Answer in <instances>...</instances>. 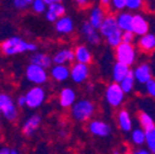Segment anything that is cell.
<instances>
[{
	"label": "cell",
	"mask_w": 155,
	"mask_h": 154,
	"mask_svg": "<svg viewBox=\"0 0 155 154\" xmlns=\"http://www.w3.org/2000/svg\"><path fill=\"white\" fill-rule=\"evenodd\" d=\"M43 2H45L47 5H49V4H52V3H58V2H62V0H43Z\"/></svg>",
	"instance_id": "cell-43"
},
{
	"label": "cell",
	"mask_w": 155,
	"mask_h": 154,
	"mask_svg": "<svg viewBox=\"0 0 155 154\" xmlns=\"http://www.w3.org/2000/svg\"><path fill=\"white\" fill-rule=\"evenodd\" d=\"M81 32L85 37V40L87 43L92 46H99L101 43V35L97 28H95L94 26L90 25V22H84L81 26Z\"/></svg>",
	"instance_id": "cell-10"
},
{
	"label": "cell",
	"mask_w": 155,
	"mask_h": 154,
	"mask_svg": "<svg viewBox=\"0 0 155 154\" xmlns=\"http://www.w3.org/2000/svg\"><path fill=\"white\" fill-rule=\"evenodd\" d=\"M130 141L134 146H138V147H142L143 144H145V132H144V129L142 127L132 128Z\"/></svg>",
	"instance_id": "cell-27"
},
{
	"label": "cell",
	"mask_w": 155,
	"mask_h": 154,
	"mask_svg": "<svg viewBox=\"0 0 155 154\" xmlns=\"http://www.w3.org/2000/svg\"><path fill=\"white\" fill-rule=\"evenodd\" d=\"M0 115H2V112H0Z\"/></svg>",
	"instance_id": "cell-45"
},
{
	"label": "cell",
	"mask_w": 155,
	"mask_h": 154,
	"mask_svg": "<svg viewBox=\"0 0 155 154\" xmlns=\"http://www.w3.org/2000/svg\"><path fill=\"white\" fill-rule=\"evenodd\" d=\"M106 17V12H105V9L101 8V6H96L91 11H90V15H89V22L91 26H94L95 28H97L101 26L104 18Z\"/></svg>",
	"instance_id": "cell-20"
},
{
	"label": "cell",
	"mask_w": 155,
	"mask_h": 154,
	"mask_svg": "<svg viewBox=\"0 0 155 154\" xmlns=\"http://www.w3.org/2000/svg\"><path fill=\"white\" fill-rule=\"evenodd\" d=\"M89 131L96 137H108L111 134V126L100 120H92L89 123Z\"/></svg>",
	"instance_id": "cell-12"
},
{
	"label": "cell",
	"mask_w": 155,
	"mask_h": 154,
	"mask_svg": "<svg viewBox=\"0 0 155 154\" xmlns=\"http://www.w3.org/2000/svg\"><path fill=\"white\" fill-rule=\"evenodd\" d=\"M51 75L55 82H65L70 75V68L67 64H54V67H52Z\"/></svg>",
	"instance_id": "cell-17"
},
{
	"label": "cell",
	"mask_w": 155,
	"mask_h": 154,
	"mask_svg": "<svg viewBox=\"0 0 155 154\" xmlns=\"http://www.w3.org/2000/svg\"><path fill=\"white\" fill-rule=\"evenodd\" d=\"M120 85H121L122 90L124 91V94H130V92L134 90L135 79H134V75H133V72H132V70L120 82Z\"/></svg>",
	"instance_id": "cell-28"
},
{
	"label": "cell",
	"mask_w": 155,
	"mask_h": 154,
	"mask_svg": "<svg viewBox=\"0 0 155 154\" xmlns=\"http://www.w3.org/2000/svg\"><path fill=\"white\" fill-rule=\"evenodd\" d=\"M0 154H11V149H9V148H3V149H0Z\"/></svg>",
	"instance_id": "cell-42"
},
{
	"label": "cell",
	"mask_w": 155,
	"mask_h": 154,
	"mask_svg": "<svg viewBox=\"0 0 155 154\" xmlns=\"http://www.w3.org/2000/svg\"><path fill=\"white\" fill-rule=\"evenodd\" d=\"M40 123H41V117L38 116V115H33V116H31L30 119H27L22 126L24 134L27 137L32 136V134L38 129V127H40Z\"/></svg>",
	"instance_id": "cell-22"
},
{
	"label": "cell",
	"mask_w": 155,
	"mask_h": 154,
	"mask_svg": "<svg viewBox=\"0 0 155 154\" xmlns=\"http://www.w3.org/2000/svg\"><path fill=\"white\" fill-rule=\"evenodd\" d=\"M145 132V144L149 153L155 154V126L144 129Z\"/></svg>",
	"instance_id": "cell-30"
},
{
	"label": "cell",
	"mask_w": 155,
	"mask_h": 154,
	"mask_svg": "<svg viewBox=\"0 0 155 154\" xmlns=\"http://www.w3.org/2000/svg\"><path fill=\"white\" fill-rule=\"evenodd\" d=\"M26 78L30 83H32L35 85H42V84L47 83L48 74L45 68L31 63L26 69Z\"/></svg>",
	"instance_id": "cell-6"
},
{
	"label": "cell",
	"mask_w": 155,
	"mask_h": 154,
	"mask_svg": "<svg viewBox=\"0 0 155 154\" xmlns=\"http://www.w3.org/2000/svg\"><path fill=\"white\" fill-rule=\"evenodd\" d=\"M153 98H154V99H155V94H154V96H153Z\"/></svg>",
	"instance_id": "cell-44"
},
{
	"label": "cell",
	"mask_w": 155,
	"mask_h": 154,
	"mask_svg": "<svg viewBox=\"0 0 155 154\" xmlns=\"http://www.w3.org/2000/svg\"><path fill=\"white\" fill-rule=\"evenodd\" d=\"M0 112L9 121H14L17 117V110L11 100V98L6 94H0Z\"/></svg>",
	"instance_id": "cell-8"
},
{
	"label": "cell",
	"mask_w": 155,
	"mask_h": 154,
	"mask_svg": "<svg viewBox=\"0 0 155 154\" xmlns=\"http://www.w3.org/2000/svg\"><path fill=\"white\" fill-rule=\"evenodd\" d=\"M118 126L123 132H130L133 128V122H132V116L127 110H121L118 112Z\"/></svg>",
	"instance_id": "cell-25"
},
{
	"label": "cell",
	"mask_w": 155,
	"mask_h": 154,
	"mask_svg": "<svg viewBox=\"0 0 155 154\" xmlns=\"http://www.w3.org/2000/svg\"><path fill=\"white\" fill-rule=\"evenodd\" d=\"M95 110V104L91 100L81 99L71 105V116L78 122H86L94 116Z\"/></svg>",
	"instance_id": "cell-2"
},
{
	"label": "cell",
	"mask_w": 155,
	"mask_h": 154,
	"mask_svg": "<svg viewBox=\"0 0 155 154\" xmlns=\"http://www.w3.org/2000/svg\"><path fill=\"white\" fill-rule=\"evenodd\" d=\"M74 2L79 5L80 8H86L90 5V3L92 2V0H74Z\"/></svg>",
	"instance_id": "cell-38"
},
{
	"label": "cell",
	"mask_w": 155,
	"mask_h": 154,
	"mask_svg": "<svg viewBox=\"0 0 155 154\" xmlns=\"http://www.w3.org/2000/svg\"><path fill=\"white\" fill-rule=\"evenodd\" d=\"M116 20H117V25L122 31H132L133 14H130L129 11H121L116 16Z\"/></svg>",
	"instance_id": "cell-24"
},
{
	"label": "cell",
	"mask_w": 155,
	"mask_h": 154,
	"mask_svg": "<svg viewBox=\"0 0 155 154\" xmlns=\"http://www.w3.org/2000/svg\"><path fill=\"white\" fill-rule=\"evenodd\" d=\"M135 154H149V150L148 149H137L134 150Z\"/></svg>",
	"instance_id": "cell-41"
},
{
	"label": "cell",
	"mask_w": 155,
	"mask_h": 154,
	"mask_svg": "<svg viewBox=\"0 0 155 154\" xmlns=\"http://www.w3.org/2000/svg\"><path fill=\"white\" fill-rule=\"evenodd\" d=\"M100 6L104 9H110L111 8V0H100Z\"/></svg>",
	"instance_id": "cell-39"
},
{
	"label": "cell",
	"mask_w": 155,
	"mask_h": 154,
	"mask_svg": "<svg viewBox=\"0 0 155 154\" xmlns=\"http://www.w3.org/2000/svg\"><path fill=\"white\" fill-rule=\"evenodd\" d=\"M138 121H139L140 127L143 129H147V128L155 126V121H154L153 116L150 113H148L147 111H139L138 112Z\"/></svg>",
	"instance_id": "cell-29"
},
{
	"label": "cell",
	"mask_w": 155,
	"mask_h": 154,
	"mask_svg": "<svg viewBox=\"0 0 155 154\" xmlns=\"http://www.w3.org/2000/svg\"><path fill=\"white\" fill-rule=\"evenodd\" d=\"M17 105L20 106V107L26 106V99H25V96H20V98L17 99Z\"/></svg>",
	"instance_id": "cell-40"
},
{
	"label": "cell",
	"mask_w": 155,
	"mask_h": 154,
	"mask_svg": "<svg viewBox=\"0 0 155 154\" xmlns=\"http://www.w3.org/2000/svg\"><path fill=\"white\" fill-rule=\"evenodd\" d=\"M74 57L76 62L80 63H85V64H90L92 62V53L91 51L86 47V46H78L74 51Z\"/></svg>",
	"instance_id": "cell-21"
},
{
	"label": "cell",
	"mask_w": 155,
	"mask_h": 154,
	"mask_svg": "<svg viewBox=\"0 0 155 154\" xmlns=\"http://www.w3.org/2000/svg\"><path fill=\"white\" fill-rule=\"evenodd\" d=\"M132 31L134 32L135 36H142L147 32H149V24L145 20V17L135 14L133 15V20H132Z\"/></svg>",
	"instance_id": "cell-14"
},
{
	"label": "cell",
	"mask_w": 155,
	"mask_h": 154,
	"mask_svg": "<svg viewBox=\"0 0 155 154\" xmlns=\"http://www.w3.org/2000/svg\"><path fill=\"white\" fill-rule=\"evenodd\" d=\"M31 5H32V10L36 14H42L47 9V4L43 2V0H32Z\"/></svg>",
	"instance_id": "cell-33"
},
{
	"label": "cell",
	"mask_w": 155,
	"mask_h": 154,
	"mask_svg": "<svg viewBox=\"0 0 155 154\" xmlns=\"http://www.w3.org/2000/svg\"><path fill=\"white\" fill-rule=\"evenodd\" d=\"M90 75V68L89 64L85 63H80L76 62L73 64V67L70 68V78L75 84H83L87 80Z\"/></svg>",
	"instance_id": "cell-7"
},
{
	"label": "cell",
	"mask_w": 155,
	"mask_h": 154,
	"mask_svg": "<svg viewBox=\"0 0 155 154\" xmlns=\"http://www.w3.org/2000/svg\"><path fill=\"white\" fill-rule=\"evenodd\" d=\"M134 40H135V35L133 31H122V42L133 43Z\"/></svg>",
	"instance_id": "cell-36"
},
{
	"label": "cell",
	"mask_w": 155,
	"mask_h": 154,
	"mask_svg": "<svg viewBox=\"0 0 155 154\" xmlns=\"http://www.w3.org/2000/svg\"><path fill=\"white\" fill-rule=\"evenodd\" d=\"M111 6L116 11H122L126 9V2L124 0H111Z\"/></svg>",
	"instance_id": "cell-34"
},
{
	"label": "cell",
	"mask_w": 155,
	"mask_h": 154,
	"mask_svg": "<svg viewBox=\"0 0 155 154\" xmlns=\"http://www.w3.org/2000/svg\"><path fill=\"white\" fill-rule=\"evenodd\" d=\"M76 101V92L71 88H64L59 94V104L64 109L71 107V105Z\"/></svg>",
	"instance_id": "cell-19"
},
{
	"label": "cell",
	"mask_w": 155,
	"mask_h": 154,
	"mask_svg": "<svg viewBox=\"0 0 155 154\" xmlns=\"http://www.w3.org/2000/svg\"><path fill=\"white\" fill-rule=\"evenodd\" d=\"M114 54L117 62L124 63L127 65H133L137 59V52L132 43L121 42L117 47H114Z\"/></svg>",
	"instance_id": "cell-3"
},
{
	"label": "cell",
	"mask_w": 155,
	"mask_h": 154,
	"mask_svg": "<svg viewBox=\"0 0 155 154\" xmlns=\"http://www.w3.org/2000/svg\"><path fill=\"white\" fill-rule=\"evenodd\" d=\"M129 72H130L129 65H127L124 63H121V62H116L113 68H112V79H113V82L120 83Z\"/></svg>",
	"instance_id": "cell-23"
},
{
	"label": "cell",
	"mask_w": 155,
	"mask_h": 154,
	"mask_svg": "<svg viewBox=\"0 0 155 154\" xmlns=\"http://www.w3.org/2000/svg\"><path fill=\"white\" fill-rule=\"evenodd\" d=\"M121 30L117 25V20H116V16L113 15H106V17L104 18V21L101 24V26L99 27V32L101 35V37L106 38L110 35L114 33L116 31Z\"/></svg>",
	"instance_id": "cell-11"
},
{
	"label": "cell",
	"mask_w": 155,
	"mask_h": 154,
	"mask_svg": "<svg viewBox=\"0 0 155 154\" xmlns=\"http://www.w3.org/2000/svg\"><path fill=\"white\" fill-rule=\"evenodd\" d=\"M31 62L33 64H37V65H40L45 69H48L51 68L52 65V58L48 55V54H45V53H36L35 55H32V58H31Z\"/></svg>",
	"instance_id": "cell-26"
},
{
	"label": "cell",
	"mask_w": 155,
	"mask_h": 154,
	"mask_svg": "<svg viewBox=\"0 0 155 154\" xmlns=\"http://www.w3.org/2000/svg\"><path fill=\"white\" fill-rule=\"evenodd\" d=\"M126 2V9L129 11L140 10L144 6V0H124Z\"/></svg>",
	"instance_id": "cell-32"
},
{
	"label": "cell",
	"mask_w": 155,
	"mask_h": 154,
	"mask_svg": "<svg viewBox=\"0 0 155 154\" xmlns=\"http://www.w3.org/2000/svg\"><path fill=\"white\" fill-rule=\"evenodd\" d=\"M26 99V106L30 109H37L42 106V104L46 100V91L41 85H36L31 88L27 94L25 95Z\"/></svg>",
	"instance_id": "cell-5"
},
{
	"label": "cell",
	"mask_w": 155,
	"mask_h": 154,
	"mask_svg": "<svg viewBox=\"0 0 155 154\" xmlns=\"http://www.w3.org/2000/svg\"><path fill=\"white\" fill-rule=\"evenodd\" d=\"M55 31L61 35H69L74 31V22L69 16H61L55 21Z\"/></svg>",
	"instance_id": "cell-15"
},
{
	"label": "cell",
	"mask_w": 155,
	"mask_h": 154,
	"mask_svg": "<svg viewBox=\"0 0 155 154\" xmlns=\"http://www.w3.org/2000/svg\"><path fill=\"white\" fill-rule=\"evenodd\" d=\"M32 4V0H14V6L18 10L28 8Z\"/></svg>",
	"instance_id": "cell-35"
},
{
	"label": "cell",
	"mask_w": 155,
	"mask_h": 154,
	"mask_svg": "<svg viewBox=\"0 0 155 154\" xmlns=\"http://www.w3.org/2000/svg\"><path fill=\"white\" fill-rule=\"evenodd\" d=\"M124 91L122 90L120 83H111L107 88H106V92H105V98H106V101L107 104L111 106V107H114L117 109L120 107L123 101H124Z\"/></svg>",
	"instance_id": "cell-4"
},
{
	"label": "cell",
	"mask_w": 155,
	"mask_h": 154,
	"mask_svg": "<svg viewBox=\"0 0 155 154\" xmlns=\"http://www.w3.org/2000/svg\"><path fill=\"white\" fill-rule=\"evenodd\" d=\"M74 61H75L74 51L69 49V48L61 49L59 52H57L52 58V62L54 64H69V63H73Z\"/></svg>",
	"instance_id": "cell-16"
},
{
	"label": "cell",
	"mask_w": 155,
	"mask_h": 154,
	"mask_svg": "<svg viewBox=\"0 0 155 154\" xmlns=\"http://www.w3.org/2000/svg\"><path fill=\"white\" fill-rule=\"evenodd\" d=\"M105 40H106V42H107V45H108L110 47H112V48L117 47V46L122 42V30L116 31L114 33H112V35H110L108 37H106Z\"/></svg>",
	"instance_id": "cell-31"
},
{
	"label": "cell",
	"mask_w": 155,
	"mask_h": 154,
	"mask_svg": "<svg viewBox=\"0 0 155 154\" xmlns=\"http://www.w3.org/2000/svg\"><path fill=\"white\" fill-rule=\"evenodd\" d=\"M132 72H133L135 82L140 85H144L149 79L153 78V69H151L150 64H148V63H140Z\"/></svg>",
	"instance_id": "cell-9"
},
{
	"label": "cell",
	"mask_w": 155,
	"mask_h": 154,
	"mask_svg": "<svg viewBox=\"0 0 155 154\" xmlns=\"http://www.w3.org/2000/svg\"><path fill=\"white\" fill-rule=\"evenodd\" d=\"M144 85H145V90H147V92L153 98L154 94H155V79H153V78L149 79Z\"/></svg>",
	"instance_id": "cell-37"
},
{
	"label": "cell",
	"mask_w": 155,
	"mask_h": 154,
	"mask_svg": "<svg viewBox=\"0 0 155 154\" xmlns=\"http://www.w3.org/2000/svg\"><path fill=\"white\" fill-rule=\"evenodd\" d=\"M65 15V6L61 3H52L48 5V10L46 11V18L49 22H55L61 16Z\"/></svg>",
	"instance_id": "cell-13"
},
{
	"label": "cell",
	"mask_w": 155,
	"mask_h": 154,
	"mask_svg": "<svg viewBox=\"0 0 155 154\" xmlns=\"http://www.w3.org/2000/svg\"><path fill=\"white\" fill-rule=\"evenodd\" d=\"M0 49H2V52L5 55H15V54L24 53L27 51L33 52L37 49V46L35 43L24 41L20 37H10L0 45Z\"/></svg>",
	"instance_id": "cell-1"
},
{
	"label": "cell",
	"mask_w": 155,
	"mask_h": 154,
	"mask_svg": "<svg viewBox=\"0 0 155 154\" xmlns=\"http://www.w3.org/2000/svg\"><path fill=\"white\" fill-rule=\"evenodd\" d=\"M138 47L144 53L153 52L155 49V35L149 33V32L142 35L140 38L138 40Z\"/></svg>",
	"instance_id": "cell-18"
}]
</instances>
